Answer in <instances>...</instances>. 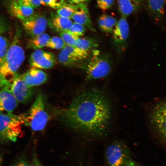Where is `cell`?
I'll use <instances>...</instances> for the list:
<instances>
[{"mask_svg":"<svg viewBox=\"0 0 166 166\" xmlns=\"http://www.w3.org/2000/svg\"><path fill=\"white\" fill-rule=\"evenodd\" d=\"M66 45L60 37L54 36L50 38L46 47L53 49H63Z\"/></svg>","mask_w":166,"mask_h":166,"instance_id":"obj_24","label":"cell"},{"mask_svg":"<svg viewBox=\"0 0 166 166\" xmlns=\"http://www.w3.org/2000/svg\"><path fill=\"white\" fill-rule=\"evenodd\" d=\"M149 119L151 127L166 142V101L159 102L153 106Z\"/></svg>","mask_w":166,"mask_h":166,"instance_id":"obj_7","label":"cell"},{"mask_svg":"<svg viewBox=\"0 0 166 166\" xmlns=\"http://www.w3.org/2000/svg\"><path fill=\"white\" fill-rule=\"evenodd\" d=\"M60 37L66 45L75 46L79 37L67 32L59 33Z\"/></svg>","mask_w":166,"mask_h":166,"instance_id":"obj_25","label":"cell"},{"mask_svg":"<svg viewBox=\"0 0 166 166\" xmlns=\"http://www.w3.org/2000/svg\"><path fill=\"white\" fill-rule=\"evenodd\" d=\"M69 2L70 3L74 4L77 5L80 4H86L89 2L90 0H68Z\"/></svg>","mask_w":166,"mask_h":166,"instance_id":"obj_33","label":"cell"},{"mask_svg":"<svg viewBox=\"0 0 166 166\" xmlns=\"http://www.w3.org/2000/svg\"><path fill=\"white\" fill-rule=\"evenodd\" d=\"M49 23L51 28L60 33L68 31L73 22L70 19L57 14L51 16Z\"/></svg>","mask_w":166,"mask_h":166,"instance_id":"obj_17","label":"cell"},{"mask_svg":"<svg viewBox=\"0 0 166 166\" xmlns=\"http://www.w3.org/2000/svg\"><path fill=\"white\" fill-rule=\"evenodd\" d=\"M148 8L155 20L159 21L164 13L166 0H146Z\"/></svg>","mask_w":166,"mask_h":166,"instance_id":"obj_18","label":"cell"},{"mask_svg":"<svg viewBox=\"0 0 166 166\" xmlns=\"http://www.w3.org/2000/svg\"><path fill=\"white\" fill-rule=\"evenodd\" d=\"M21 75L26 84L31 87L43 84L48 79V76L44 71L33 67Z\"/></svg>","mask_w":166,"mask_h":166,"instance_id":"obj_12","label":"cell"},{"mask_svg":"<svg viewBox=\"0 0 166 166\" xmlns=\"http://www.w3.org/2000/svg\"><path fill=\"white\" fill-rule=\"evenodd\" d=\"M129 26L126 18L121 16L113 31V40L118 51L125 50L129 34Z\"/></svg>","mask_w":166,"mask_h":166,"instance_id":"obj_9","label":"cell"},{"mask_svg":"<svg viewBox=\"0 0 166 166\" xmlns=\"http://www.w3.org/2000/svg\"><path fill=\"white\" fill-rule=\"evenodd\" d=\"M110 103L101 91L89 90L75 97L66 108L55 109L58 120L72 130L99 136L108 129L111 115Z\"/></svg>","mask_w":166,"mask_h":166,"instance_id":"obj_1","label":"cell"},{"mask_svg":"<svg viewBox=\"0 0 166 166\" xmlns=\"http://www.w3.org/2000/svg\"><path fill=\"white\" fill-rule=\"evenodd\" d=\"M76 10L71 18L74 21L85 26L90 30L95 31L90 18L88 8L85 4L76 5Z\"/></svg>","mask_w":166,"mask_h":166,"instance_id":"obj_14","label":"cell"},{"mask_svg":"<svg viewBox=\"0 0 166 166\" xmlns=\"http://www.w3.org/2000/svg\"><path fill=\"white\" fill-rule=\"evenodd\" d=\"M105 156L109 166H122L131 159L128 147L119 141H114L108 146Z\"/></svg>","mask_w":166,"mask_h":166,"instance_id":"obj_6","label":"cell"},{"mask_svg":"<svg viewBox=\"0 0 166 166\" xmlns=\"http://www.w3.org/2000/svg\"><path fill=\"white\" fill-rule=\"evenodd\" d=\"M76 5L65 3L57 10V14L60 16L71 18L76 10Z\"/></svg>","mask_w":166,"mask_h":166,"instance_id":"obj_23","label":"cell"},{"mask_svg":"<svg viewBox=\"0 0 166 166\" xmlns=\"http://www.w3.org/2000/svg\"><path fill=\"white\" fill-rule=\"evenodd\" d=\"M117 22L115 18L106 14H103L99 18L98 24L103 31L112 33Z\"/></svg>","mask_w":166,"mask_h":166,"instance_id":"obj_20","label":"cell"},{"mask_svg":"<svg viewBox=\"0 0 166 166\" xmlns=\"http://www.w3.org/2000/svg\"><path fill=\"white\" fill-rule=\"evenodd\" d=\"M45 4L49 7L57 10L63 6L65 3L64 0H41Z\"/></svg>","mask_w":166,"mask_h":166,"instance_id":"obj_29","label":"cell"},{"mask_svg":"<svg viewBox=\"0 0 166 166\" xmlns=\"http://www.w3.org/2000/svg\"><path fill=\"white\" fill-rule=\"evenodd\" d=\"M32 164L33 166H43L34 151V152L33 154Z\"/></svg>","mask_w":166,"mask_h":166,"instance_id":"obj_32","label":"cell"},{"mask_svg":"<svg viewBox=\"0 0 166 166\" xmlns=\"http://www.w3.org/2000/svg\"><path fill=\"white\" fill-rule=\"evenodd\" d=\"M0 64H2L5 59L10 46L7 39L3 36L0 37Z\"/></svg>","mask_w":166,"mask_h":166,"instance_id":"obj_26","label":"cell"},{"mask_svg":"<svg viewBox=\"0 0 166 166\" xmlns=\"http://www.w3.org/2000/svg\"><path fill=\"white\" fill-rule=\"evenodd\" d=\"M18 2L23 5L33 8H36L41 5H45L41 0H18Z\"/></svg>","mask_w":166,"mask_h":166,"instance_id":"obj_28","label":"cell"},{"mask_svg":"<svg viewBox=\"0 0 166 166\" xmlns=\"http://www.w3.org/2000/svg\"><path fill=\"white\" fill-rule=\"evenodd\" d=\"M111 60L106 54L93 56L88 61L85 69L86 80L99 79L107 76L111 71Z\"/></svg>","mask_w":166,"mask_h":166,"instance_id":"obj_5","label":"cell"},{"mask_svg":"<svg viewBox=\"0 0 166 166\" xmlns=\"http://www.w3.org/2000/svg\"><path fill=\"white\" fill-rule=\"evenodd\" d=\"M58 59L61 64L66 66L85 68V65L84 63L86 65L85 62L72 57L62 50L58 55Z\"/></svg>","mask_w":166,"mask_h":166,"instance_id":"obj_21","label":"cell"},{"mask_svg":"<svg viewBox=\"0 0 166 166\" xmlns=\"http://www.w3.org/2000/svg\"><path fill=\"white\" fill-rule=\"evenodd\" d=\"M17 34L10 45L3 63L0 64V87L10 86L25 58L24 50Z\"/></svg>","mask_w":166,"mask_h":166,"instance_id":"obj_2","label":"cell"},{"mask_svg":"<svg viewBox=\"0 0 166 166\" xmlns=\"http://www.w3.org/2000/svg\"><path fill=\"white\" fill-rule=\"evenodd\" d=\"M10 89L18 101L23 104L29 102L34 93V90L26 84L22 75L17 74L11 83Z\"/></svg>","mask_w":166,"mask_h":166,"instance_id":"obj_8","label":"cell"},{"mask_svg":"<svg viewBox=\"0 0 166 166\" xmlns=\"http://www.w3.org/2000/svg\"><path fill=\"white\" fill-rule=\"evenodd\" d=\"M8 10L13 16L22 20L34 14L33 8L21 4L18 0H10Z\"/></svg>","mask_w":166,"mask_h":166,"instance_id":"obj_15","label":"cell"},{"mask_svg":"<svg viewBox=\"0 0 166 166\" xmlns=\"http://www.w3.org/2000/svg\"><path fill=\"white\" fill-rule=\"evenodd\" d=\"M22 21L23 28L31 37L44 33L48 24L46 18L41 14H33Z\"/></svg>","mask_w":166,"mask_h":166,"instance_id":"obj_11","label":"cell"},{"mask_svg":"<svg viewBox=\"0 0 166 166\" xmlns=\"http://www.w3.org/2000/svg\"><path fill=\"white\" fill-rule=\"evenodd\" d=\"M0 140L2 144L17 141L22 132V124L18 115L0 111Z\"/></svg>","mask_w":166,"mask_h":166,"instance_id":"obj_4","label":"cell"},{"mask_svg":"<svg viewBox=\"0 0 166 166\" xmlns=\"http://www.w3.org/2000/svg\"><path fill=\"white\" fill-rule=\"evenodd\" d=\"M114 0H97L99 8L103 11L107 10L113 5Z\"/></svg>","mask_w":166,"mask_h":166,"instance_id":"obj_30","label":"cell"},{"mask_svg":"<svg viewBox=\"0 0 166 166\" xmlns=\"http://www.w3.org/2000/svg\"><path fill=\"white\" fill-rule=\"evenodd\" d=\"M29 62L31 67L48 69L55 65L56 59L54 55L51 53L38 49L31 53Z\"/></svg>","mask_w":166,"mask_h":166,"instance_id":"obj_10","label":"cell"},{"mask_svg":"<svg viewBox=\"0 0 166 166\" xmlns=\"http://www.w3.org/2000/svg\"><path fill=\"white\" fill-rule=\"evenodd\" d=\"M46 102L44 95L38 93L29 110L18 115L22 124L35 131L44 129L50 117Z\"/></svg>","mask_w":166,"mask_h":166,"instance_id":"obj_3","label":"cell"},{"mask_svg":"<svg viewBox=\"0 0 166 166\" xmlns=\"http://www.w3.org/2000/svg\"><path fill=\"white\" fill-rule=\"evenodd\" d=\"M86 31L85 26L79 23L74 22L67 32L80 37L83 35Z\"/></svg>","mask_w":166,"mask_h":166,"instance_id":"obj_27","label":"cell"},{"mask_svg":"<svg viewBox=\"0 0 166 166\" xmlns=\"http://www.w3.org/2000/svg\"><path fill=\"white\" fill-rule=\"evenodd\" d=\"M1 89L0 111H5L7 113H12L17 107L18 101L12 93L10 87H5Z\"/></svg>","mask_w":166,"mask_h":166,"instance_id":"obj_13","label":"cell"},{"mask_svg":"<svg viewBox=\"0 0 166 166\" xmlns=\"http://www.w3.org/2000/svg\"><path fill=\"white\" fill-rule=\"evenodd\" d=\"M12 166H33L25 156H22L13 164Z\"/></svg>","mask_w":166,"mask_h":166,"instance_id":"obj_31","label":"cell"},{"mask_svg":"<svg viewBox=\"0 0 166 166\" xmlns=\"http://www.w3.org/2000/svg\"><path fill=\"white\" fill-rule=\"evenodd\" d=\"M122 166H140L137 162L132 160L131 159L126 162Z\"/></svg>","mask_w":166,"mask_h":166,"instance_id":"obj_34","label":"cell"},{"mask_svg":"<svg viewBox=\"0 0 166 166\" xmlns=\"http://www.w3.org/2000/svg\"><path fill=\"white\" fill-rule=\"evenodd\" d=\"M98 46L96 39L90 37H79L75 46L83 50L90 52Z\"/></svg>","mask_w":166,"mask_h":166,"instance_id":"obj_22","label":"cell"},{"mask_svg":"<svg viewBox=\"0 0 166 166\" xmlns=\"http://www.w3.org/2000/svg\"><path fill=\"white\" fill-rule=\"evenodd\" d=\"M119 11L122 17H126L140 8L142 0H117Z\"/></svg>","mask_w":166,"mask_h":166,"instance_id":"obj_16","label":"cell"},{"mask_svg":"<svg viewBox=\"0 0 166 166\" xmlns=\"http://www.w3.org/2000/svg\"><path fill=\"white\" fill-rule=\"evenodd\" d=\"M50 38L49 35L45 33L31 37L28 40L27 47L36 50L46 47Z\"/></svg>","mask_w":166,"mask_h":166,"instance_id":"obj_19","label":"cell"}]
</instances>
